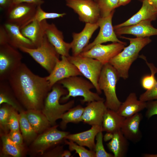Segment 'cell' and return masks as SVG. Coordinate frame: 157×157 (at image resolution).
I'll return each instance as SVG.
<instances>
[{"instance_id": "26", "label": "cell", "mask_w": 157, "mask_h": 157, "mask_svg": "<svg viewBox=\"0 0 157 157\" xmlns=\"http://www.w3.org/2000/svg\"><path fill=\"white\" fill-rule=\"evenodd\" d=\"M128 141L119 130L113 133L112 138L107 145L114 157H124L128 152Z\"/></svg>"}, {"instance_id": "14", "label": "cell", "mask_w": 157, "mask_h": 157, "mask_svg": "<svg viewBox=\"0 0 157 157\" xmlns=\"http://www.w3.org/2000/svg\"><path fill=\"white\" fill-rule=\"evenodd\" d=\"M82 76L78 69L68 59L67 57L61 56L51 72L46 77L51 89L52 86L59 81L71 76Z\"/></svg>"}, {"instance_id": "45", "label": "cell", "mask_w": 157, "mask_h": 157, "mask_svg": "<svg viewBox=\"0 0 157 157\" xmlns=\"http://www.w3.org/2000/svg\"><path fill=\"white\" fill-rule=\"evenodd\" d=\"M12 5V0H0V7L1 9L6 10Z\"/></svg>"}, {"instance_id": "17", "label": "cell", "mask_w": 157, "mask_h": 157, "mask_svg": "<svg viewBox=\"0 0 157 157\" xmlns=\"http://www.w3.org/2000/svg\"><path fill=\"white\" fill-rule=\"evenodd\" d=\"M45 34L49 42L60 55L67 57L70 56V43L65 41L62 32L57 28L55 24L48 23L45 30Z\"/></svg>"}, {"instance_id": "7", "label": "cell", "mask_w": 157, "mask_h": 157, "mask_svg": "<svg viewBox=\"0 0 157 157\" xmlns=\"http://www.w3.org/2000/svg\"><path fill=\"white\" fill-rule=\"evenodd\" d=\"M67 58L82 75L93 84L97 93L101 94L102 92L99 86L98 80L104 65L96 59L80 55L76 56L70 55Z\"/></svg>"}, {"instance_id": "36", "label": "cell", "mask_w": 157, "mask_h": 157, "mask_svg": "<svg viewBox=\"0 0 157 157\" xmlns=\"http://www.w3.org/2000/svg\"><path fill=\"white\" fill-rule=\"evenodd\" d=\"M41 6L38 5L37 6L35 15L32 21L36 20L39 22H41L47 19L63 17L66 15L65 13H60L45 12L42 9Z\"/></svg>"}, {"instance_id": "6", "label": "cell", "mask_w": 157, "mask_h": 157, "mask_svg": "<svg viewBox=\"0 0 157 157\" xmlns=\"http://www.w3.org/2000/svg\"><path fill=\"white\" fill-rule=\"evenodd\" d=\"M19 49L30 55L49 74L59 59L60 55L49 42L45 35L39 47L34 48L21 47Z\"/></svg>"}, {"instance_id": "39", "label": "cell", "mask_w": 157, "mask_h": 157, "mask_svg": "<svg viewBox=\"0 0 157 157\" xmlns=\"http://www.w3.org/2000/svg\"><path fill=\"white\" fill-rule=\"evenodd\" d=\"M139 99L146 102L157 100V81L152 88L146 90L141 94L139 97Z\"/></svg>"}, {"instance_id": "4", "label": "cell", "mask_w": 157, "mask_h": 157, "mask_svg": "<svg viewBox=\"0 0 157 157\" xmlns=\"http://www.w3.org/2000/svg\"><path fill=\"white\" fill-rule=\"evenodd\" d=\"M57 83L61 84L68 91L67 94L61 97L62 102H66L71 97L81 96L83 99L81 100L82 103L104 100L97 93L94 92L91 90L95 88L93 84L89 80L81 76H71L61 80Z\"/></svg>"}, {"instance_id": "48", "label": "cell", "mask_w": 157, "mask_h": 157, "mask_svg": "<svg viewBox=\"0 0 157 157\" xmlns=\"http://www.w3.org/2000/svg\"><path fill=\"white\" fill-rule=\"evenodd\" d=\"M119 6H124L129 3L131 0H118Z\"/></svg>"}, {"instance_id": "9", "label": "cell", "mask_w": 157, "mask_h": 157, "mask_svg": "<svg viewBox=\"0 0 157 157\" xmlns=\"http://www.w3.org/2000/svg\"><path fill=\"white\" fill-rule=\"evenodd\" d=\"M55 125L37 136L32 142L31 149L33 152L43 154L49 149L57 145L65 139L69 133L61 131Z\"/></svg>"}, {"instance_id": "22", "label": "cell", "mask_w": 157, "mask_h": 157, "mask_svg": "<svg viewBox=\"0 0 157 157\" xmlns=\"http://www.w3.org/2000/svg\"><path fill=\"white\" fill-rule=\"evenodd\" d=\"M3 26L6 32L7 44L17 49L21 47L35 48L31 41L22 34L19 26L7 22Z\"/></svg>"}, {"instance_id": "38", "label": "cell", "mask_w": 157, "mask_h": 157, "mask_svg": "<svg viewBox=\"0 0 157 157\" xmlns=\"http://www.w3.org/2000/svg\"><path fill=\"white\" fill-rule=\"evenodd\" d=\"M17 111L12 107L11 109L8 122L10 131L20 130L19 114Z\"/></svg>"}, {"instance_id": "18", "label": "cell", "mask_w": 157, "mask_h": 157, "mask_svg": "<svg viewBox=\"0 0 157 157\" xmlns=\"http://www.w3.org/2000/svg\"><path fill=\"white\" fill-rule=\"evenodd\" d=\"M48 23L46 20L41 22L33 20L20 28L23 35L32 42L35 48L41 45Z\"/></svg>"}, {"instance_id": "47", "label": "cell", "mask_w": 157, "mask_h": 157, "mask_svg": "<svg viewBox=\"0 0 157 157\" xmlns=\"http://www.w3.org/2000/svg\"><path fill=\"white\" fill-rule=\"evenodd\" d=\"M113 133H106L104 136V139L106 141L110 140L112 137Z\"/></svg>"}, {"instance_id": "5", "label": "cell", "mask_w": 157, "mask_h": 157, "mask_svg": "<svg viewBox=\"0 0 157 157\" xmlns=\"http://www.w3.org/2000/svg\"><path fill=\"white\" fill-rule=\"evenodd\" d=\"M119 78L116 70L108 63L104 65L98 80L99 87L105 97L106 107L116 111L122 103L116 93V84Z\"/></svg>"}, {"instance_id": "15", "label": "cell", "mask_w": 157, "mask_h": 157, "mask_svg": "<svg viewBox=\"0 0 157 157\" xmlns=\"http://www.w3.org/2000/svg\"><path fill=\"white\" fill-rule=\"evenodd\" d=\"M105 101H94L88 103L84 108L82 122L91 126H102L104 115L108 109Z\"/></svg>"}, {"instance_id": "50", "label": "cell", "mask_w": 157, "mask_h": 157, "mask_svg": "<svg viewBox=\"0 0 157 157\" xmlns=\"http://www.w3.org/2000/svg\"><path fill=\"white\" fill-rule=\"evenodd\" d=\"M143 156L144 157H157V154H144Z\"/></svg>"}, {"instance_id": "21", "label": "cell", "mask_w": 157, "mask_h": 157, "mask_svg": "<svg viewBox=\"0 0 157 157\" xmlns=\"http://www.w3.org/2000/svg\"><path fill=\"white\" fill-rule=\"evenodd\" d=\"M142 119V114L139 113L124 119L120 130L128 140L136 143L141 139L142 134L140 125Z\"/></svg>"}, {"instance_id": "11", "label": "cell", "mask_w": 157, "mask_h": 157, "mask_svg": "<svg viewBox=\"0 0 157 157\" xmlns=\"http://www.w3.org/2000/svg\"><path fill=\"white\" fill-rule=\"evenodd\" d=\"M38 6L26 3L13 4L6 10V22L16 25L21 28L32 21Z\"/></svg>"}, {"instance_id": "25", "label": "cell", "mask_w": 157, "mask_h": 157, "mask_svg": "<svg viewBox=\"0 0 157 157\" xmlns=\"http://www.w3.org/2000/svg\"><path fill=\"white\" fill-rule=\"evenodd\" d=\"M25 112L28 122L38 134L42 133L52 126L41 110H26Z\"/></svg>"}, {"instance_id": "19", "label": "cell", "mask_w": 157, "mask_h": 157, "mask_svg": "<svg viewBox=\"0 0 157 157\" xmlns=\"http://www.w3.org/2000/svg\"><path fill=\"white\" fill-rule=\"evenodd\" d=\"M151 22L145 20L136 24L114 29L117 36L131 34L137 38H145L157 35V29L154 27Z\"/></svg>"}, {"instance_id": "31", "label": "cell", "mask_w": 157, "mask_h": 157, "mask_svg": "<svg viewBox=\"0 0 157 157\" xmlns=\"http://www.w3.org/2000/svg\"><path fill=\"white\" fill-rule=\"evenodd\" d=\"M1 137L3 154L13 157H20L22 156L24 149L23 145H18L14 142L8 134L3 133Z\"/></svg>"}, {"instance_id": "40", "label": "cell", "mask_w": 157, "mask_h": 157, "mask_svg": "<svg viewBox=\"0 0 157 157\" xmlns=\"http://www.w3.org/2000/svg\"><path fill=\"white\" fill-rule=\"evenodd\" d=\"M147 104L146 117L149 118L154 115H157V100L147 101Z\"/></svg>"}, {"instance_id": "27", "label": "cell", "mask_w": 157, "mask_h": 157, "mask_svg": "<svg viewBox=\"0 0 157 157\" xmlns=\"http://www.w3.org/2000/svg\"><path fill=\"white\" fill-rule=\"evenodd\" d=\"M125 119L117 111L108 108L103 117L102 131L113 133L120 130Z\"/></svg>"}, {"instance_id": "23", "label": "cell", "mask_w": 157, "mask_h": 157, "mask_svg": "<svg viewBox=\"0 0 157 157\" xmlns=\"http://www.w3.org/2000/svg\"><path fill=\"white\" fill-rule=\"evenodd\" d=\"M100 131H103L102 126L93 125L91 129L84 131L73 134L69 133L65 139L72 140L80 145L86 147L90 150L94 151L95 139Z\"/></svg>"}, {"instance_id": "43", "label": "cell", "mask_w": 157, "mask_h": 157, "mask_svg": "<svg viewBox=\"0 0 157 157\" xmlns=\"http://www.w3.org/2000/svg\"><path fill=\"white\" fill-rule=\"evenodd\" d=\"M13 4L22 3H31L38 5H41L44 3L43 0H12Z\"/></svg>"}, {"instance_id": "42", "label": "cell", "mask_w": 157, "mask_h": 157, "mask_svg": "<svg viewBox=\"0 0 157 157\" xmlns=\"http://www.w3.org/2000/svg\"><path fill=\"white\" fill-rule=\"evenodd\" d=\"M63 151L62 146H57L48 154H47V156L51 157H61Z\"/></svg>"}, {"instance_id": "10", "label": "cell", "mask_w": 157, "mask_h": 157, "mask_svg": "<svg viewBox=\"0 0 157 157\" xmlns=\"http://www.w3.org/2000/svg\"><path fill=\"white\" fill-rule=\"evenodd\" d=\"M66 4L78 16L79 20L85 23H95L101 17L97 2L91 0H66Z\"/></svg>"}, {"instance_id": "16", "label": "cell", "mask_w": 157, "mask_h": 157, "mask_svg": "<svg viewBox=\"0 0 157 157\" xmlns=\"http://www.w3.org/2000/svg\"><path fill=\"white\" fill-rule=\"evenodd\" d=\"M99 26L98 23H85L83 30L78 33H72L73 40L70 42L72 56L79 55L88 44L94 32Z\"/></svg>"}, {"instance_id": "2", "label": "cell", "mask_w": 157, "mask_h": 157, "mask_svg": "<svg viewBox=\"0 0 157 157\" xmlns=\"http://www.w3.org/2000/svg\"><path fill=\"white\" fill-rule=\"evenodd\" d=\"M120 38L129 40L130 44L111 59L109 63L116 70L120 77L125 80L128 78L129 69L140 52L151 40L149 37L133 38L121 36Z\"/></svg>"}, {"instance_id": "41", "label": "cell", "mask_w": 157, "mask_h": 157, "mask_svg": "<svg viewBox=\"0 0 157 157\" xmlns=\"http://www.w3.org/2000/svg\"><path fill=\"white\" fill-rule=\"evenodd\" d=\"M8 135L14 142L19 145H23V138L20 131H10Z\"/></svg>"}, {"instance_id": "30", "label": "cell", "mask_w": 157, "mask_h": 157, "mask_svg": "<svg viewBox=\"0 0 157 157\" xmlns=\"http://www.w3.org/2000/svg\"><path fill=\"white\" fill-rule=\"evenodd\" d=\"M19 112V128L24 140L27 143L32 142L37 136L38 133L27 119L25 111L22 110Z\"/></svg>"}, {"instance_id": "33", "label": "cell", "mask_w": 157, "mask_h": 157, "mask_svg": "<svg viewBox=\"0 0 157 157\" xmlns=\"http://www.w3.org/2000/svg\"><path fill=\"white\" fill-rule=\"evenodd\" d=\"M95 1L99 7L101 17L108 15L115 8L119 7L118 0H97Z\"/></svg>"}, {"instance_id": "46", "label": "cell", "mask_w": 157, "mask_h": 157, "mask_svg": "<svg viewBox=\"0 0 157 157\" xmlns=\"http://www.w3.org/2000/svg\"><path fill=\"white\" fill-rule=\"evenodd\" d=\"M69 150H65L63 151L61 157H69L71 156V153Z\"/></svg>"}, {"instance_id": "20", "label": "cell", "mask_w": 157, "mask_h": 157, "mask_svg": "<svg viewBox=\"0 0 157 157\" xmlns=\"http://www.w3.org/2000/svg\"><path fill=\"white\" fill-rule=\"evenodd\" d=\"M142 2L141 8L136 14L125 22L115 26L114 29L135 25L143 21L151 22L156 20L157 18V10L147 0H144Z\"/></svg>"}, {"instance_id": "24", "label": "cell", "mask_w": 157, "mask_h": 157, "mask_svg": "<svg viewBox=\"0 0 157 157\" xmlns=\"http://www.w3.org/2000/svg\"><path fill=\"white\" fill-rule=\"evenodd\" d=\"M147 105V102L138 99L136 94L131 92L122 103L117 112L120 115L126 118L140 113L146 108Z\"/></svg>"}, {"instance_id": "32", "label": "cell", "mask_w": 157, "mask_h": 157, "mask_svg": "<svg viewBox=\"0 0 157 157\" xmlns=\"http://www.w3.org/2000/svg\"><path fill=\"white\" fill-rule=\"evenodd\" d=\"M141 58L145 61L151 72V74L144 76L141 80L142 87L146 90H149L152 88L157 81L155 77V74L157 73V68L153 63L148 62L144 56H141Z\"/></svg>"}, {"instance_id": "28", "label": "cell", "mask_w": 157, "mask_h": 157, "mask_svg": "<svg viewBox=\"0 0 157 157\" xmlns=\"http://www.w3.org/2000/svg\"><path fill=\"white\" fill-rule=\"evenodd\" d=\"M7 104L19 112L22 110L8 80L0 81V104Z\"/></svg>"}, {"instance_id": "49", "label": "cell", "mask_w": 157, "mask_h": 157, "mask_svg": "<svg viewBox=\"0 0 157 157\" xmlns=\"http://www.w3.org/2000/svg\"><path fill=\"white\" fill-rule=\"evenodd\" d=\"M142 2L144 0H139ZM157 10V0H147Z\"/></svg>"}, {"instance_id": "34", "label": "cell", "mask_w": 157, "mask_h": 157, "mask_svg": "<svg viewBox=\"0 0 157 157\" xmlns=\"http://www.w3.org/2000/svg\"><path fill=\"white\" fill-rule=\"evenodd\" d=\"M0 108V127L3 134L9 132L8 122L10 111L12 106L6 104H1Z\"/></svg>"}, {"instance_id": "52", "label": "cell", "mask_w": 157, "mask_h": 157, "mask_svg": "<svg viewBox=\"0 0 157 157\" xmlns=\"http://www.w3.org/2000/svg\"></svg>"}, {"instance_id": "35", "label": "cell", "mask_w": 157, "mask_h": 157, "mask_svg": "<svg viewBox=\"0 0 157 157\" xmlns=\"http://www.w3.org/2000/svg\"><path fill=\"white\" fill-rule=\"evenodd\" d=\"M64 142L66 144L68 145L70 151H75L80 157H95L94 151L88 150L72 140L65 139Z\"/></svg>"}, {"instance_id": "13", "label": "cell", "mask_w": 157, "mask_h": 157, "mask_svg": "<svg viewBox=\"0 0 157 157\" xmlns=\"http://www.w3.org/2000/svg\"><path fill=\"white\" fill-rule=\"evenodd\" d=\"M114 12L115 10L108 15L104 17H101L99 19L97 22L100 27L99 33L94 41L84 48L83 52L88 50L96 45L107 42H125L118 39L112 25V19Z\"/></svg>"}, {"instance_id": "51", "label": "cell", "mask_w": 157, "mask_h": 157, "mask_svg": "<svg viewBox=\"0 0 157 157\" xmlns=\"http://www.w3.org/2000/svg\"><path fill=\"white\" fill-rule=\"evenodd\" d=\"M97 0H94V1H97Z\"/></svg>"}, {"instance_id": "1", "label": "cell", "mask_w": 157, "mask_h": 157, "mask_svg": "<svg viewBox=\"0 0 157 157\" xmlns=\"http://www.w3.org/2000/svg\"><path fill=\"white\" fill-rule=\"evenodd\" d=\"M7 80L18 101L26 110H42L51 90L46 77L34 74L22 63Z\"/></svg>"}, {"instance_id": "29", "label": "cell", "mask_w": 157, "mask_h": 157, "mask_svg": "<svg viewBox=\"0 0 157 157\" xmlns=\"http://www.w3.org/2000/svg\"><path fill=\"white\" fill-rule=\"evenodd\" d=\"M84 108L80 105L72 107L65 112L61 119L60 127L65 129L67 124L69 123L77 124L82 122V117Z\"/></svg>"}, {"instance_id": "3", "label": "cell", "mask_w": 157, "mask_h": 157, "mask_svg": "<svg viewBox=\"0 0 157 157\" xmlns=\"http://www.w3.org/2000/svg\"><path fill=\"white\" fill-rule=\"evenodd\" d=\"M68 93L66 89L56 83L52 86L45 99L41 110L52 126L56 125V121L61 119L63 115L74 105V100L63 104L60 103L61 97Z\"/></svg>"}, {"instance_id": "37", "label": "cell", "mask_w": 157, "mask_h": 157, "mask_svg": "<svg viewBox=\"0 0 157 157\" xmlns=\"http://www.w3.org/2000/svg\"><path fill=\"white\" fill-rule=\"evenodd\" d=\"M102 131H100L96 137V142L94 151L95 157H114L113 154L106 151L103 144Z\"/></svg>"}, {"instance_id": "8", "label": "cell", "mask_w": 157, "mask_h": 157, "mask_svg": "<svg viewBox=\"0 0 157 157\" xmlns=\"http://www.w3.org/2000/svg\"><path fill=\"white\" fill-rule=\"evenodd\" d=\"M22 56L8 44H0V81L7 80L22 63Z\"/></svg>"}, {"instance_id": "44", "label": "cell", "mask_w": 157, "mask_h": 157, "mask_svg": "<svg viewBox=\"0 0 157 157\" xmlns=\"http://www.w3.org/2000/svg\"><path fill=\"white\" fill-rule=\"evenodd\" d=\"M7 43V36L6 32L3 25L0 27V44Z\"/></svg>"}, {"instance_id": "12", "label": "cell", "mask_w": 157, "mask_h": 157, "mask_svg": "<svg viewBox=\"0 0 157 157\" xmlns=\"http://www.w3.org/2000/svg\"><path fill=\"white\" fill-rule=\"evenodd\" d=\"M126 43L113 42L107 45L99 44L88 51L82 52L81 56L96 59L103 65L109 63L110 60L120 53Z\"/></svg>"}]
</instances>
